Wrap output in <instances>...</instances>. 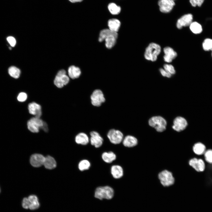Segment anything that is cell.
<instances>
[{
	"label": "cell",
	"mask_w": 212,
	"mask_h": 212,
	"mask_svg": "<svg viewBox=\"0 0 212 212\" xmlns=\"http://www.w3.org/2000/svg\"><path fill=\"white\" fill-rule=\"evenodd\" d=\"M149 125L158 132H162L166 129L167 122L164 118L160 116H153L148 121Z\"/></svg>",
	"instance_id": "obj_1"
},
{
	"label": "cell",
	"mask_w": 212,
	"mask_h": 212,
	"mask_svg": "<svg viewBox=\"0 0 212 212\" xmlns=\"http://www.w3.org/2000/svg\"><path fill=\"white\" fill-rule=\"evenodd\" d=\"M193 149L195 154L198 155H201L204 153L206 151V147L203 144L199 142L194 145Z\"/></svg>",
	"instance_id": "obj_25"
},
{
	"label": "cell",
	"mask_w": 212,
	"mask_h": 212,
	"mask_svg": "<svg viewBox=\"0 0 212 212\" xmlns=\"http://www.w3.org/2000/svg\"><path fill=\"white\" fill-rule=\"evenodd\" d=\"M158 177L161 184L164 187H168L173 185L174 183L175 179L170 172L163 170L160 172Z\"/></svg>",
	"instance_id": "obj_5"
},
{
	"label": "cell",
	"mask_w": 212,
	"mask_h": 212,
	"mask_svg": "<svg viewBox=\"0 0 212 212\" xmlns=\"http://www.w3.org/2000/svg\"><path fill=\"white\" fill-rule=\"evenodd\" d=\"M68 74L70 78L74 79L79 77L81 74V72L79 67L73 65L69 67Z\"/></svg>",
	"instance_id": "obj_23"
},
{
	"label": "cell",
	"mask_w": 212,
	"mask_h": 212,
	"mask_svg": "<svg viewBox=\"0 0 212 212\" xmlns=\"http://www.w3.org/2000/svg\"><path fill=\"white\" fill-rule=\"evenodd\" d=\"M27 97L26 94L24 92L20 93L17 97L18 100L20 102H24L25 101Z\"/></svg>",
	"instance_id": "obj_36"
},
{
	"label": "cell",
	"mask_w": 212,
	"mask_h": 212,
	"mask_svg": "<svg viewBox=\"0 0 212 212\" xmlns=\"http://www.w3.org/2000/svg\"><path fill=\"white\" fill-rule=\"evenodd\" d=\"M75 141L78 144L85 145L88 143L89 138L86 133L82 132L78 133L76 136Z\"/></svg>",
	"instance_id": "obj_20"
},
{
	"label": "cell",
	"mask_w": 212,
	"mask_h": 212,
	"mask_svg": "<svg viewBox=\"0 0 212 212\" xmlns=\"http://www.w3.org/2000/svg\"><path fill=\"white\" fill-rule=\"evenodd\" d=\"M172 0V1H174L175 0Z\"/></svg>",
	"instance_id": "obj_42"
},
{
	"label": "cell",
	"mask_w": 212,
	"mask_h": 212,
	"mask_svg": "<svg viewBox=\"0 0 212 212\" xmlns=\"http://www.w3.org/2000/svg\"><path fill=\"white\" fill-rule=\"evenodd\" d=\"M8 72L11 77L15 79L19 78L21 74L19 69L14 66L10 67L8 69Z\"/></svg>",
	"instance_id": "obj_30"
},
{
	"label": "cell",
	"mask_w": 212,
	"mask_h": 212,
	"mask_svg": "<svg viewBox=\"0 0 212 212\" xmlns=\"http://www.w3.org/2000/svg\"><path fill=\"white\" fill-rule=\"evenodd\" d=\"M28 198L30 202L29 209L34 210L37 209L39 207L40 204L37 196L34 195H31Z\"/></svg>",
	"instance_id": "obj_24"
},
{
	"label": "cell",
	"mask_w": 212,
	"mask_h": 212,
	"mask_svg": "<svg viewBox=\"0 0 212 212\" xmlns=\"http://www.w3.org/2000/svg\"><path fill=\"white\" fill-rule=\"evenodd\" d=\"M111 173L115 179H119L123 175V171L122 167L119 165H113L111 168Z\"/></svg>",
	"instance_id": "obj_18"
},
{
	"label": "cell",
	"mask_w": 212,
	"mask_h": 212,
	"mask_svg": "<svg viewBox=\"0 0 212 212\" xmlns=\"http://www.w3.org/2000/svg\"><path fill=\"white\" fill-rule=\"evenodd\" d=\"M66 73L64 69L61 70L58 72L54 80V84L57 87L62 88L69 83V78Z\"/></svg>",
	"instance_id": "obj_6"
},
{
	"label": "cell",
	"mask_w": 212,
	"mask_h": 212,
	"mask_svg": "<svg viewBox=\"0 0 212 212\" xmlns=\"http://www.w3.org/2000/svg\"><path fill=\"white\" fill-rule=\"evenodd\" d=\"M43 165L47 169H52L56 167L57 163L53 157L50 155H48L45 157Z\"/></svg>",
	"instance_id": "obj_22"
},
{
	"label": "cell",
	"mask_w": 212,
	"mask_h": 212,
	"mask_svg": "<svg viewBox=\"0 0 212 212\" xmlns=\"http://www.w3.org/2000/svg\"><path fill=\"white\" fill-rule=\"evenodd\" d=\"M29 113L37 118H40L42 115V107L39 104L33 102L29 103L28 105Z\"/></svg>",
	"instance_id": "obj_15"
},
{
	"label": "cell",
	"mask_w": 212,
	"mask_h": 212,
	"mask_svg": "<svg viewBox=\"0 0 212 212\" xmlns=\"http://www.w3.org/2000/svg\"><path fill=\"white\" fill-rule=\"evenodd\" d=\"M6 40L8 43L11 47H14L16 44L15 39L13 37L10 36L7 37Z\"/></svg>",
	"instance_id": "obj_37"
},
{
	"label": "cell",
	"mask_w": 212,
	"mask_h": 212,
	"mask_svg": "<svg viewBox=\"0 0 212 212\" xmlns=\"http://www.w3.org/2000/svg\"><path fill=\"white\" fill-rule=\"evenodd\" d=\"M193 16L191 14H188L182 16L177 20L176 26L178 29L183 27L189 26L193 22Z\"/></svg>",
	"instance_id": "obj_11"
},
{
	"label": "cell",
	"mask_w": 212,
	"mask_h": 212,
	"mask_svg": "<svg viewBox=\"0 0 212 212\" xmlns=\"http://www.w3.org/2000/svg\"><path fill=\"white\" fill-rule=\"evenodd\" d=\"M189 27L192 32L195 34H200L202 31L201 25L196 21L192 22L189 25Z\"/></svg>",
	"instance_id": "obj_28"
},
{
	"label": "cell",
	"mask_w": 212,
	"mask_h": 212,
	"mask_svg": "<svg viewBox=\"0 0 212 212\" xmlns=\"http://www.w3.org/2000/svg\"><path fill=\"white\" fill-rule=\"evenodd\" d=\"M102 157L105 162L107 163H110L116 159V155L112 152H105L102 153Z\"/></svg>",
	"instance_id": "obj_26"
},
{
	"label": "cell",
	"mask_w": 212,
	"mask_h": 212,
	"mask_svg": "<svg viewBox=\"0 0 212 212\" xmlns=\"http://www.w3.org/2000/svg\"><path fill=\"white\" fill-rule=\"evenodd\" d=\"M164 69L172 74L175 73V71L173 65L170 64H165L163 66Z\"/></svg>",
	"instance_id": "obj_34"
},
{
	"label": "cell",
	"mask_w": 212,
	"mask_h": 212,
	"mask_svg": "<svg viewBox=\"0 0 212 212\" xmlns=\"http://www.w3.org/2000/svg\"><path fill=\"white\" fill-rule=\"evenodd\" d=\"M45 157L40 154L36 153L32 155L30 158V162L32 166L34 167H39L43 165Z\"/></svg>",
	"instance_id": "obj_13"
},
{
	"label": "cell",
	"mask_w": 212,
	"mask_h": 212,
	"mask_svg": "<svg viewBox=\"0 0 212 212\" xmlns=\"http://www.w3.org/2000/svg\"><path fill=\"white\" fill-rule=\"evenodd\" d=\"M165 55L164 59L166 62L170 63L175 59L177 56V53L171 48L166 47L163 49Z\"/></svg>",
	"instance_id": "obj_16"
},
{
	"label": "cell",
	"mask_w": 212,
	"mask_h": 212,
	"mask_svg": "<svg viewBox=\"0 0 212 212\" xmlns=\"http://www.w3.org/2000/svg\"><path fill=\"white\" fill-rule=\"evenodd\" d=\"M120 21L116 19H112L108 21V26L111 30L117 32L120 27Z\"/></svg>",
	"instance_id": "obj_21"
},
{
	"label": "cell",
	"mask_w": 212,
	"mask_h": 212,
	"mask_svg": "<svg viewBox=\"0 0 212 212\" xmlns=\"http://www.w3.org/2000/svg\"><path fill=\"white\" fill-rule=\"evenodd\" d=\"M160 46L154 43H151L146 48L144 53L145 59L154 62L161 52Z\"/></svg>",
	"instance_id": "obj_2"
},
{
	"label": "cell",
	"mask_w": 212,
	"mask_h": 212,
	"mask_svg": "<svg viewBox=\"0 0 212 212\" xmlns=\"http://www.w3.org/2000/svg\"><path fill=\"white\" fill-rule=\"evenodd\" d=\"M158 4L161 12L167 13L172 10L175 4L174 1L171 0H159Z\"/></svg>",
	"instance_id": "obj_10"
},
{
	"label": "cell",
	"mask_w": 212,
	"mask_h": 212,
	"mask_svg": "<svg viewBox=\"0 0 212 212\" xmlns=\"http://www.w3.org/2000/svg\"><path fill=\"white\" fill-rule=\"evenodd\" d=\"M44 122L40 118L33 117L27 122V126L28 130L33 133H37L44 125Z\"/></svg>",
	"instance_id": "obj_7"
},
{
	"label": "cell",
	"mask_w": 212,
	"mask_h": 212,
	"mask_svg": "<svg viewBox=\"0 0 212 212\" xmlns=\"http://www.w3.org/2000/svg\"><path fill=\"white\" fill-rule=\"evenodd\" d=\"M113 189L108 186L99 187L97 188L95 192V197L100 200H110L114 195Z\"/></svg>",
	"instance_id": "obj_3"
},
{
	"label": "cell",
	"mask_w": 212,
	"mask_h": 212,
	"mask_svg": "<svg viewBox=\"0 0 212 212\" xmlns=\"http://www.w3.org/2000/svg\"><path fill=\"white\" fill-rule=\"evenodd\" d=\"M90 166V164L89 161L86 160H83L81 161L78 164L79 169L83 171L85 170H88Z\"/></svg>",
	"instance_id": "obj_31"
},
{
	"label": "cell",
	"mask_w": 212,
	"mask_h": 212,
	"mask_svg": "<svg viewBox=\"0 0 212 212\" xmlns=\"http://www.w3.org/2000/svg\"><path fill=\"white\" fill-rule=\"evenodd\" d=\"M202 46L203 49L205 51L212 50V39L209 38L206 39L203 43Z\"/></svg>",
	"instance_id": "obj_32"
},
{
	"label": "cell",
	"mask_w": 212,
	"mask_h": 212,
	"mask_svg": "<svg viewBox=\"0 0 212 212\" xmlns=\"http://www.w3.org/2000/svg\"><path fill=\"white\" fill-rule=\"evenodd\" d=\"M190 166L197 172H203L205 169V165L203 160L201 159L194 158L191 159L189 162Z\"/></svg>",
	"instance_id": "obj_12"
},
{
	"label": "cell",
	"mask_w": 212,
	"mask_h": 212,
	"mask_svg": "<svg viewBox=\"0 0 212 212\" xmlns=\"http://www.w3.org/2000/svg\"></svg>",
	"instance_id": "obj_43"
},
{
	"label": "cell",
	"mask_w": 212,
	"mask_h": 212,
	"mask_svg": "<svg viewBox=\"0 0 212 212\" xmlns=\"http://www.w3.org/2000/svg\"><path fill=\"white\" fill-rule=\"evenodd\" d=\"M113 35L117 37H118L117 32L112 31L109 29H104L101 30L99 34L98 41L101 42L105 40L108 36Z\"/></svg>",
	"instance_id": "obj_19"
},
{
	"label": "cell",
	"mask_w": 212,
	"mask_h": 212,
	"mask_svg": "<svg viewBox=\"0 0 212 212\" xmlns=\"http://www.w3.org/2000/svg\"><path fill=\"white\" fill-rule=\"evenodd\" d=\"M186 120L181 116L176 117L173 122L172 128L176 131L180 132L184 130L188 125Z\"/></svg>",
	"instance_id": "obj_9"
},
{
	"label": "cell",
	"mask_w": 212,
	"mask_h": 212,
	"mask_svg": "<svg viewBox=\"0 0 212 212\" xmlns=\"http://www.w3.org/2000/svg\"><path fill=\"white\" fill-rule=\"evenodd\" d=\"M29 205L30 202L28 198H24L22 202V206L23 207L26 209L29 208Z\"/></svg>",
	"instance_id": "obj_38"
},
{
	"label": "cell",
	"mask_w": 212,
	"mask_h": 212,
	"mask_svg": "<svg viewBox=\"0 0 212 212\" xmlns=\"http://www.w3.org/2000/svg\"><path fill=\"white\" fill-rule=\"evenodd\" d=\"M107 136L112 143L117 144L122 141L123 135L120 130L112 129L109 131Z\"/></svg>",
	"instance_id": "obj_8"
},
{
	"label": "cell",
	"mask_w": 212,
	"mask_h": 212,
	"mask_svg": "<svg viewBox=\"0 0 212 212\" xmlns=\"http://www.w3.org/2000/svg\"><path fill=\"white\" fill-rule=\"evenodd\" d=\"M204 154L206 160L208 163L212 164V150L209 149L206 151Z\"/></svg>",
	"instance_id": "obj_33"
},
{
	"label": "cell",
	"mask_w": 212,
	"mask_h": 212,
	"mask_svg": "<svg viewBox=\"0 0 212 212\" xmlns=\"http://www.w3.org/2000/svg\"><path fill=\"white\" fill-rule=\"evenodd\" d=\"M117 37L113 35L107 37L104 40L106 47L109 49L112 48L115 45Z\"/></svg>",
	"instance_id": "obj_27"
},
{
	"label": "cell",
	"mask_w": 212,
	"mask_h": 212,
	"mask_svg": "<svg viewBox=\"0 0 212 212\" xmlns=\"http://www.w3.org/2000/svg\"><path fill=\"white\" fill-rule=\"evenodd\" d=\"M91 104L95 107H99L105 102V98L102 91L100 89L94 90L90 96Z\"/></svg>",
	"instance_id": "obj_4"
},
{
	"label": "cell",
	"mask_w": 212,
	"mask_h": 212,
	"mask_svg": "<svg viewBox=\"0 0 212 212\" xmlns=\"http://www.w3.org/2000/svg\"><path fill=\"white\" fill-rule=\"evenodd\" d=\"M41 129H42L45 132H47L48 130V127L47 125L46 122H44L43 125Z\"/></svg>",
	"instance_id": "obj_40"
},
{
	"label": "cell",
	"mask_w": 212,
	"mask_h": 212,
	"mask_svg": "<svg viewBox=\"0 0 212 212\" xmlns=\"http://www.w3.org/2000/svg\"><path fill=\"white\" fill-rule=\"evenodd\" d=\"M107 7L110 12L112 15L118 14L121 11V7L115 3H110L108 5Z\"/></svg>",
	"instance_id": "obj_29"
},
{
	"label": "cell",
	"mask_w": 212,
	"mask_h": 212,
	"mask_svg": "<svg viewBox=\"0 0 212 212\" xmlns=\"http://www.w3.org/2000/svg\"><path fill=\"white\" fill-rule=\"evenodd\" d=\"M70 2L74 3L78 2H80L82 1L83 0H68Z\"/></svg>",
	"instance_id": "obj_41"
},
{
	"label": "cell",
	"mask_w": 212,
	"mask_h": 212,
	"mask_svg": "<svg viewBox=\"0 0 212 212\" xmlns=\"http://www.w3.org/2000/svg\"><path fill=\"white\" fill-rule=\"evenodd\" d=\"M160 72L162 75L164 77L170 78L171 77L172 74L165 70L164 69L160 68Z\"/></svg>",
	"instance_id": "obj_39"
},
{
	"label": "cell",
	"mask_w": 212,
	"mask_h": 212,
	"mask_svg": "<svg viewBox=\"0 0 212 212\" xmlns=\"http://www.w3.org/2000/svg\"><path fill=\"white\" fill-rule=\"evenodd\" d=\"M90 141L91 144L96 148L101 146L102 144L103 139L100 134L95 131H92L90 132Z\"/></svg>",
	"instance_id": "obj_14"
},
{
	"label": "cell",
	"mask_w": 212,
	"mask_h": 212,
	"mask_svg": "<svg viewBox=\"0 0 212 212\" xmlns=\"http://www.w3.org/2000/svg\"><path fill=\"white\" fill-rule=\"evenodd\" d=\"M122 140L123 145L128 148L134 147L137 145L138 143L137 139L135 137L130 135L126 136Z\"/></svg>",
	"instance_id": "obj_17"
},
{
	"label": "cell",
	"mask_w": 212,
	"mask_h": 212,
	"mask_svg": "<svg viewBox=\"0 0 212 212\" xmlns=\"http://www.w3.org/2000/svg\"><path fill=\"white\" fill-rule=\"evenodd\" d=\"M205 0H189V1L193 7L201 6Z\"/></svg>",
	"instance_id": "obj_35"
}]
</instances>
